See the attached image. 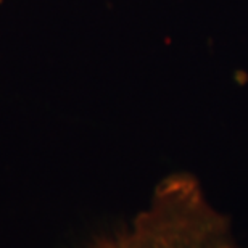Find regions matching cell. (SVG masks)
Returning a JSON list of instances; mask_svg holds the SVG:
<instances>
[{
    "mask_svg": "<svg viewBox=\"0 0 248 248\" xmlns=\"http://www.w3.org/2000/svg\"><path fill=\"white\" fill-rule=\"evenodd\" d=\"M92 248H245L224 213L195 176L174 172L155 187L147 206Z\"/></svg>",
    "mask_w": 248,
    "mask_h": 248,
    "instance_id": "cell-1",
    "label": "cell"
}]
</instances>
